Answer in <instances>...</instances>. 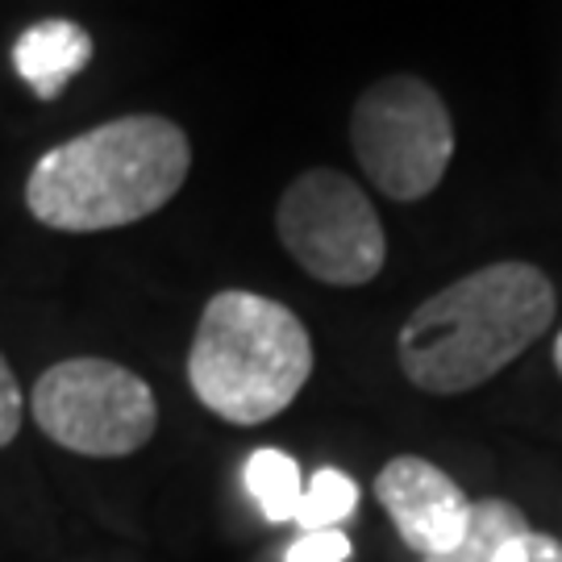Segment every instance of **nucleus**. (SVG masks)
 I'll list each match as a JSON object with an SVG mask.
<instances>
[{
    "instance_id": "nucleus-8",
    "label": "nucleus",
    "mask_w": 562,
    "mask_h": 562,
    "mask_svg": "<svg viewBox=\"0 0 562 562\" xmlns=\"http://www.w3.org/2000/svg\"><path fill=\"white\" fill-rule=\"evenodd\" d=\"M92 50H97V42L80 21L46 18L34 21L30 30H21V38L13 42V71L30 83L34 97L55 101L92 63Z\"/></svg>"
},
{
    "instance_id": "nucleus-5",
    "label": "nucleus",
    "mask_w": 562,
    "mask_h": 562,
    "mask_svg": "<svg viewBox=\"0 0 562 562\" xmlns=\"http://www.w3.org/2000/svg\"><path fill=\"white\" fill-rule=\"evenodd\" d=\"M30 413L50 442L88 459H125L159 425L150 383L109 359H63L42 371Z\"/></svg>"
},
{
    "instance_id": "nucleus-15",
    "label": "nucleus",
    "mask_w": 562,
    "mask_h": 562,
    "mask_svg": "<svg viewBox=\"0 0 562 562\" xmlns=\"http://www.w3.org/2000/svg\"><path fill=\"white\" fill-rule=\"evenodd\" d=\"M554 367H559V375H562V334H559V341H554Z\"/></svg>"
},
{
    "instance_id": "nucleus-7",
    "label": "nucleus",
    "mask_w": 562,
    "mask_h": 562,
    "mask_svg": "<svg viewBox=\"0 0 562 562\" xmlns=\"http://www.w3.org/2000/svg\"><path fill=\"white\" fill-rule=\"evenodd\" d=\"M375 501L392 517L401 542L422 559L446 554L471 521V496L446 475L442 467L417 454H401L375 475Z\"/></svg>"
},
{
    "instance_id": "nucleus-12",
    "label": "nucleus",
    "mask_w": 562,
    "mask_h": 562,
    "mask_svg": "<svg viewBox=\"0 0 562 562\" xmlns=\"http://www.w3.org/2000/svg\"><path fill=\"white\" fill-rule=\"evenodd\" d=\"M350 538L341 529H308L283 550V562H346Z\"/></svg>"
},
{
    "instance_id": "nucleus-6",
    "label": "nucleus",
    "mask_w": 562,
    "mask_h": 562,
    "mask_svg": "<svg viewBox=\"0 0 562 562\" xmlns=\"http://www.w3.org/2000/svg\"><path fill=\"white\" fill-rule=\"evenodd\" d=\"M283 250L313 280L359 288L383 271L387 238L375 204L359 183L334 167H313L288 183L276 209Z\"/></svg>"
},
{
    "instance_id": "nucleus-11",
    "label": "nucleus",
    "mask_w": 562,
    "mask_h": 562,
    "mask_svg": "<svg viewBox=\"0 0 562 562\" xmlns=\"http://www.w3.org/2000/svg\"><path fill=\"white\" fill-rule=\"evenodd\" d=\"M355 508H359V483L350 475H341L338 467H322L304 487L296 525H301V533H308V529H338L346 517H355Z\"/></svg>"
},
{
    "instance_id": "nucleus-1",
    "label": "nucleus",
    "mask_w": 562,
    "mask_h": 562,
    "mask_svg": "<svg viewBox=\"0 0 562 562\" xmlns=\"http://www.w3.org/2000/svg\"><path fill=\"white\" fill-rule=\"evenodd\" d=\"M188 167L192 142L180 125L134 113L46 150L25 180V204L34 222L59 234L121 229L176 201Z\"/></svg>"
},
{
    "instance_id": "nucleus-9",
    "label": "nucleus",
    "mask_w": 562,
    "mask_h": 562,
    "mask_svg": "<svg viewBox=\"0 0 562 562\" xmlns=\"http://www.w3.org/2000/svg\"><path fill=\"white\" fill-rule=\"evenodd\" d=\"M241 480H246V492H250V501L259 504V513L271 525L296 521L304 501V480L292 454H283L276 446H262V450H255L246 459Z\"/></svg>"
},
{
    "instance_id": "nucleus-14",
    "label": "nucleus",
    "mask_w": 562,
    "mask_h": 562,
    "mask_svg": "<svg viewBox=\"0 0 562 562\" xmlns=\"http://www.w3.org/2000/svg\"><path fill=\"white\" fill-rule=\"evenodd\" d=\"M496 562H562V542L538 529H525L496 554Z\"/></svg>"
},
{
    "instance_id": "nucleus-4",
    "label": "nucleus",
    "mask_w": 562,
    "mask_h": 562,
    "mask_svg": "<svg viewBox=\"0 0 562 562\" xmlns=\"http://www.w3.org/2000/svg\"><path fill=\"white\" fill-rule=\"evenodd\" d=\"M350 142L367 180L392 201H422L454 159L450 109L422 76L371 83L350 113Z\"/></svg>"
},
{
    "instance_id": "nucleus-2",
    "label": "nucleus",
    "mask_w": 562,
    "mask_h": 562,
    "mask_svg": "<svg viewBox=\"0 0 562 562\" xmlns=\"http://www.w3.org/2000/svg\"><path fill=\"white\" fill-rule=\"evenodd\" d=\"M554 283L533 262H492L429 301L401 329V371L434 396L501 375L554 322Z\"/></svg>"
},
{
    "instance_id": "nucleus-3",
    "label": "nucleus",
    "mask_w": 562,
    "mask_h": 562,
    "mask_svg": "<svg viewBox=\"0 0 562 562\" xmlns=\"http://www.w3.org/2000/svg\"><path fill=\"white\" fill-rule=\"evenodd\" d=\"M313 375V338L288 304L259 292H217L188 350L196 401L234 425L280 417Z\"/></svg>"
},
{
    "instance_id": "nucleus-13",
    "label": "nucleus",
    "mask_w": 562,
    "mask_h": 562,
    "mask_svg": "<svg viewBox=\"0 0 562 562\" xmlns=\"http://www.w3.org/2000/svg\"><path fill=\"white\" fill-rule=\"evenodd\" d=\"M21 417H25V396H21L13 367L0 355V446H9L21 434Z\"/></svg>"
},
{
    "instance_id": "nucleus-10",
    "label": "nucleus",
    "mask_w": 562,
    "mask_h": 562,
    "mask_svg": "<svg viewBox=\"0 0 562 562\" xmlns=\"http://www.w3.org/2000/svg\"><path fill=\"white\" fill-rule=\"evenodd\" d=\"M525 529H529V521H525V513L517 504L475 501L471 504V521H467L459 542L450 546L446 554H434V559L422 562H496V554Z\"/></svg>"
}]
</instances>
